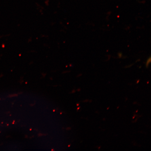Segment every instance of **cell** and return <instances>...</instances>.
Masks as SVG:
<instances>
[{"mask_svg":"<svg viewBox=\"0 0 151 151\" xmlns=\"http://www.w3.org/2000/svg\"><path fill=\"white\" fill-rule=\"evenodd\" d=\"M150 58H149L148 59V61H147V63H146V65L147 66H148L149 65V64L150 63Z\"/></svg>","mask_w":151,"mask_h":151,"instance_id":"1","label":"cell"}]
</instances>
